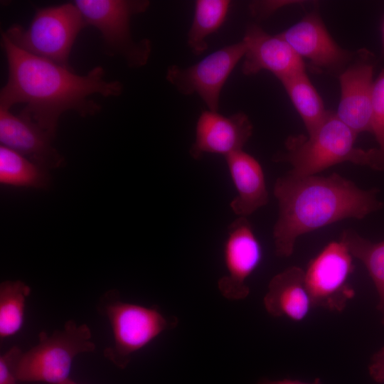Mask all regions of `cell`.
Segmentation results:
<instances>
[{"label": "cell", "instance_id": "obj_26", "mask_svg": "<svg viewBox=\"0 0 384 384\" xmlns=\"http://www.w3.org/2000/svg\"><path fill=\"white\" fill-rule=\"evenodd\" d=\"M368 372L374 381L379 383H384V346L371 358Z\"/></svg>", "mask_w": 384, "mask_h": 384}, {"label": "cell", "instance_id": "obj_25", "mask_svg": "<svg viewBox=\"0 0 384 384\" xmlns=\"http://www.w3.org/2000/svg\"><path fill=\"white\" fill-rule=\"evenodd\" d=\"M304 1L294 0H266L254 1L249 4V12L257 21H262L269 18L279 9L292 5L302 4Z\"/></svg>", "mask_w": 384, "mask_h": 384}, {"label": "cell", "instance_id": "obj_27", "mask_svg": "<svg viewBox=\"0 0 384 384\" xmlns=\"http://www.w3.org/2000/svg\"><path fill=\"white\" fill-rule=\"evenodd\" d=\"M256 384H323L321 381L316 378L313 382H303L297 380L283 379V380H268L264 379Z\"/></svg>", "mask_w": 384, "mask_h": 384}, {"label": "cell", "instance_id": "obj_3", "mask_svg": "<svg viewBox=\"0 0 384 384\" xmlns=\"http://www.w3.org/2000/svg\"><path fill=\"white\" fill-rule=\"evenodd\" d=\"M357 136L330 111L312 134L288 137L284 150L277 151L273 161L289 164L292 169L288 173L296 176L317 175L346 161L369 166L370 150L355 146Z\"/></svg>", "mask_w": 384, "mask_h": 384}, {"label": "cell", "instance_id": "obj_14", "mask_svg": "<svg viewBox=\"0 0 384 384\" xmlns=\"http://www.w3.org/2000/svg\"><path fill=\"white\" fill-rule=\"evenodd\" d=\"M242 41L246 50L241 71L246 76L267 70L279 80L306 70L305 62L284 39L269 34L256 23L247 26Z\"/></svg>", "mask_w": 384, "mask_h": 384}, {"label": "cell", "instance_id": "obj_5", "mask_svg": "<svg viewBox=\"0 0 384 384\" xmlns=\"http://www.w3.org/2000/svg\"><path fill=\"white\" fill-rule=\"evenodd\" d=\"M38 338V343L23 351L18 361L16 372L19 382L61 383L69 378L78 355L96 349L90 327L71 319L50 334L41 331Z\"/></svg>", "mask_w": 384, "mask_h": 384}, {"label": "cell", "instance_id": "obj_1", "mask_svg": "<svg viewBox=\"0 0 384 384\" xmlns=\"http://www.w3.org/2000/svg\"><path fill=\"white\" fill-rule=\"evenodd\" d=\"M8 79L1 89L0 108L10 110L18 103L26 106L21 114L28 117L53 139L60 116L74 111L81 117L97 114L101 106L89 97L98 94L117 97L122 83L104 79L105 70L96 66L80 75L70 67L33 55L12 44L1 33Z\"/></svg>", "mask_w": 384, "mask_h": 384}, {"label": "cell", "instance_id": "obj_28", "mask_svg": "<svg viewBox=\"0 0 384 384\" xmlns=\"http://www.w3.org/2000/svg\"><path fill=\"white\" fill-rule=\"evenodd\" d=\"M381 57L384 59V18L381 26Z\"/></svg>", "mask_w": 384, "mask_h": 384}, {"label": "cell", "instance_id": "obj_16", "mask_svg": "<svg viewBox=\"0 0 384 384\" xmlns=\"http://www.w3.org/2000/svg\"><path fill=\"white\" fill-rule=\"evenodd\" d=\"M236 196L230 203L238 217L247 218L269 201L265 174L260 162L244 150L225 157Z\"/></svg>", "mask_w": 384, "mask_h": 384}, {"label": "cell", "instance_id": "obj_13", "mask_svg": "<svg viewBox=\"0 0 384 384\" xmlns=\"http://www.w3.org/2000/svg\"><path fill=\"white\" fill-rule=\"evenodd\" d=\"M253 133L249 117L242 112L225 116L218 112L202 111L195 129L191 156L200 159L206 154L226 156L243 150Z\"/></svg>", "mask_w": 384, "mask_h": 384}, {"label": "cell", "instance_id": "obj_7", "mask_svg": "<svg viewBox=\"0 0 384 384\" xmlns=\"http://www.w3.org/2000/svg\"><path fill=\"white\" fill-rule=\"evenodd\" d=\"M87 26L101 33L103 49L110 55L122 57L132 68L144 66L151 55V43L147 38L134 41L131 34L132 16L145 12L146 0H75Z\"/></svg>", "mask_w": 384, "mask_h": 384}, {"label": "cell", "instance_id": "obj_18", "mask_svg": "<svg viewBox=\"0 0 384 384\" xmlns=\"http://www.w3.org/2000/svg\"><path fill=\"white\" fill-rule=\"evenodd\" d=\"M302 119L307 134H312L330 111L310 81L306 70L279 79Z\"/></svg>", "mask_w": 384, "mask_h": 384}, {"label": "cell", "instance_id": "obj_2", "mask_svg": "<svg viewBox=\"0 0 384 384\" xmlns=\"http://www.w3.org/2000/svg\"><path fill=\"white\" fill-rule=\"evenodd\" d=\"M378 192L362 189L336 173L328 176L287 173L278 178L273 190L278 203L272 231L275 254L289 257L299 236L345 219H363L380 209Z\"/></svg>", "mask_w": 384, "mask_h": 384}, {"label": "cell", "instance_id": "obj_20", "mask_svg": "<svg viewBox=\"0 0 384 384\" xmlns=\"http://www.w3.org/2000/svg\"><path fill=\"white\" fill-rule=\"evenodd\" d=\"M340 240L347 246L353 257L366 267L378 296V308L384 324V240L373 242L352 230H344Z\"/></svg>", "mask_w": 384, "mask_h": 384}, {"label": "cell", "instance_id": "obj_19", "mask_svg": "<svg viewBox=\"0 0 384 384\" xmlns=\"http://www.w3.org/2000/svg\"><path fill=\"white\" fill-rule=\"evenodd\" d=\"M231 1L229 0H197L193 18L187 33L186 44L196 55L208 48L206 38L217 31L225 22Z\"/></svg>", "mask_w": 384, "mask_h": 384}, {"label": "cell", "instance_id": "obj_12", "mask_svg": "<svg viewBox=\"0 0 384 384\" xmlns=\"http://www.w3.org/2000/svg\"><path fill=\"white\" fill-rule=\"evenodd\" d=\"M262 256V247L251 223L247 218L238 217L228 226L223 245L226 274L218 282L223 297L231 301L247 297V279L260 265Z\"/></svg>", "mask_w": 384, "mask_h": 384}, {"label": "cell", "instance_id": "obj_29", "mask_svg": "<svg viewBox=\"0 0 384 384\" xmlns=\"http://www.w3.org/2000/svg\"><path fill=\"white\" fill-rule=\"evenodd\" d=\"M59 384H79L74 380H71L70 378H68V380H65L64 382L59 383Z\"/></svg>", "mask_w": 384, "mask_h": 384}, {"label": "cell", "instance_id": "obj_17", "mask_svg": "<svg viewBox=\"0 0 384 384\" xmlns=\"http://www.w3.org/2000/svg\"><path fill=\"white\" fill-rule=\"evenodd\" d=\"M263 304L272 316L294 321L305 319L313 304L305 283L304 270L291 266L275 274L269 282Z\"/></svg>", "mask_w": 384, "mask_h": 384}, {"label": "cell", "instance_id": "obj_15", "mask_svg": "<svg viewBox=\"0 0 384 384\" xmlns=\"http://www.w3.org/2000/svg\"><path fill=\"white\" fill-rule=\"evenodd\" d=\"M53 138L31 119L0 108L1 145L28 158L42 168L56 169L64 158L52 146Z\"/></svg>", "mask_w": 384, "mask_h": 384}, {"label": "cell", "instance_id": "obj_23", "mask_svg": "<svg viewBox=\"0 0 384 384\" xmlns=\"http://www.w3.org/2000/svg\"><path fill=\"white\" fill-rule=\"evenodd\" d=\"M370 134L378 147L370 149V167L384 170V68L374 81Z\"/></svg>", "mask_w": 384, "mask_h": 384}, {"label": "cell", "instance_id": "obj_6", "mask_svg": "<svg viewBox=\"0 0 384 384\" xmlns=\"http://www.w3.org/2000/svg\"><path fill=\"white\" fill-rule=\"evenodd\" d=\"M87 26L75 4L65 3L38 9L26 28L14 24L1 33L23 51L70 67L73 44Z\"/></svg>", "mask_w": 384, "mask_h": 384}, {"label": "cell", "instance_id": "obj_22", "mask_svg": "<svg viewBox=\"0 0 384 384\" xmlns=\"http://www.w3.org/2000/svg\"><path fill=\"white\" fill-rule=\"evenodd\" d=\"M30 287L21 280L0 284V339L16 334L22 328Z\"/></svg>", "mask_w": 384, "mask_h": 384}, {"label": "cell", "instance_id": "obj_10", "mask_svg": "<svg viewBox=\"0 0 384 384\" xmlns=\"http://www.w3.org/2000/svg\"><path fill=\"white\" fill-rule=\"evenodd\" d=\"M278 35L316 74L338 78L353 58L354 51L341 48L334 40L317 8Z\"/></svg>", "mask_w": 384, "mask_h": 384}, {"label": "cell", "instance_id": "obj_24", "mask_svg": "<svg viewBox=\"0 0 384 384\" xmlns=\"http://www.w3.org/2000/svg\"><path fill=\"white\" fill-rule=\"evenodd\" d=\"M23 351L14 346L0 356V384H18L16 364Z\"/></svg>", "mask_w": 384, "mask_h": 384}, {"label": "cell", "instance_id": "obj_4", "mask_svg": "<svg viewBox=\"0 0 384 384\" xmlns=\"http://www.w3.org/2000/svg\"><path fill=\"white\" fill-rule=\"evenodd\" d=\"M97 309L108 320L113 336L112 345L104 349L103 355L120 369L129 365L134 353L178 324L176 318L165 316L157 306L122 301L115 289L100 296Z\"/></svg>", "mask_w": 384, "mask_h": 384}, {"label": "cell", "instance_id": "obj_8", "mask_svg": "<svg viewBox=\"0 0 384 384\" xmlns=\"http://www.w3.org/2000/svg\"><path fill=\"white\" fill-rule=\"evenodd\" d=\"M245 50L241 41L218 49L191 66L171 65L166 79L181 95L197 94L208 110L218 112L223 87Z\"/></svg>", "mask_w": 384, "mask_h": 384}, {"label": "cell", "instance_id": "obj_21", "mask_svg": "<svg viewBox=\"0 0 384 384\" xmlns=\"http://www.w3.org/2000/svg\"><path fill=\"white\" fill-rule=\"evenodd\" d=\"M48 170L21 154L0 146V182L1 184L43 188L48 186Z\"/></svg>", "mask_w": 384, "mask_h": 384}, {"label": "cell", "instance_id": "obj_11", "mask_svg": "<svg viewBox=\"0 0 384 384\" xmlns=\"http://www.w3.org/2000/svg\"><path fill=\"white\" fill-rule=\"evenodd\" d=\"M374 53L366 48L354 51L352 60L338 77L341 96L335 112L357 135L370 133L373 95Z\"/></svg>", "mask_w": 384, "mask_h": 384}, {"label": "cell", "instance_id": "obj_9", "mask_svg": "<svg viewBox=\"0 0 384 384\" xmlns=\"http://www.w3.org/2000/svg\"><path fill=\"white\" fill-rule=\"evenodd\" d=\"M353 256L341 240L328 243L304 270L306 286L313 306L341 312L353 298L348 282L353 271Z\"/></svg>", "mask_w": 384, "mask_h": 384}]
</instances>
